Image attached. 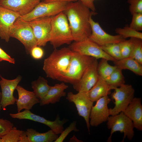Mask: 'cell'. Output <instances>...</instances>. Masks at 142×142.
Returning a JSON list of instances; mask_svg holds the SVG:
<instances>
[{"label": "cell", "instance_id": "6da1fadb", "mask_svg": "<svg viewBox=\"0 0 142 142\" xmlns=\"http://www.w3.org/2000/svg\"><path fill=\"white\" fill-rule=\"evenodd\" d=\"M63 12L67 18L74 41L88 39L91 33L90 19L97 13L91 11L79 0L68 2Z\"/></svg>", "mask_w": 142, "mask_h": 142}, {"label": "cell", "instance_id": "7a4b0ae2", "mask_svg": "<svg viewBox=\"0 0 142 142\" xmlns=\"http://www.w3.org/2000/svg\"><path fill=\"white\" fill-rule=\"evenodd\" d=\"M73 53L69 47L55 49L44 62L43 69L47 77L58 80L66 72Z\"/></svg>", "mask_w": 142, "mask_h": 142}, {"label": "cell", "instance_id": "3957f363", "mask_svg": "<svg viewBox=\"0 0 142 142\" xmlns=\"http://www.w3.org/2000/svg\"><path fill=\"white\" fill-rule=\"evenodd\" d=\"M74 41L67 16L63 12L52 17L49 41L57 49L64 44H70Z\"/></svg>", "mask_w": 142, "mask_h": 142}, {"label": "cell", "instance_id": "277c9868", "mask_svg": "<svg viewBox=\"0 0 142 142\" xmlns=\"http://www.w3.org/2000/svg\"><path fill=\"white\" fill-rule=\"evenodd\" d=\"M95 58L74 52L66 72L58 80L73 85L76 83Z\"/></svg>", "mask_w": 142, "mask_h": 142}, {"label": "cell", "instance_id": "5b68a950", "mask_svg": "<svg viewBox=\"0 0 142 142\" xmlns=\"http://www.w3.org/2000/svg\"><path fill=\"white\" fill-rule=\"evenodd\" d=\"M10 36L16 39L23 45L27 53L30 54L31 49L37 46L32 28L29 22L18 18L10 31Z\"/></svg>", "mask_w": 142, "mask_h": 142}, {"label": "cell", "instance_id": "8992f818", "mask_svg": "<svg viewBox=\"0 0 142 142\" xmlns=\"http://www.w3.org/2000/svg\"><path fill=\"white\" fill-rule=\"evenodd\" d=\"M108 128L111 129L110 134L107 139L108 142H111V137L114 132L119 131L124 134V142L126 137L129 140L134 135V128L132 121L126 116L123 111L119 114L109 116L107 120Z\"/></svg>", "mask_w": 142, "mask_h": 142}, {"label": "cell", "instance_id": "52a82bcc", "mask_svg": "<svg viewBox=\"0 0 142 142\" xmlns=\"http://www.w3.org/2000/svg\"><path fill=\"white\" fill-rule=\"evenodd\" d=\"M111 94V99L114 100L115 106L109 109L110 115H113L123 112L134 98L135 90L130 84H124L115 88Z\"/></svg>", "mask_w": 142, "mask_h": 142}, {"label": "cell", "instance_id": "ba28073f", "mask_svg": "<svg viewBox=\"0 0 142 142\" xmlns=\"http://www.w3.org/2000/svg\"><path fill=\"white\" fill-rule=\"evenodd\" d=\"M68 3L59 1L40 2L31 12L21 17L24 20L29 22L39 17L53 16L63 12Z\"/></svg>", "mask_w": 142, "mask_h": 142}, {"label": "cell", "instance_id": "9c48e42d", "mask_svg": "<svg viewBox=\"0 0 142 142\" xmlns=\"http://www.w3.org/2000/svg\"><path fill=\"white\" fill-rule=\"evenodd\" d=\"M73 51L97 59L104 58L108 61L115 60L106 53L100 46L89 38L82 41H74L69 47Z\"/></svg>", "mask_w": 142, "mask_h": 142}, {"label": "cell", "instance_id": "30bf717a", "mask_svg": "<svg viewBox=\"0 0 142 142\" xmlns=\"http://www.w3.org/2000/svg\"><path fill=\"white\" fill-rule=\"evenodd\" d=\"M66 98L69 102L74 104L78 115L84 119L89 133V116L94 102L89 98L87 92H79L74 94L69 92Z\"/></svg>", "mask_w": 142, "mask_h": 142}, {"label": "cell", "instance_id": "8fae6325", "mask_svg": "<svg viewBox=\"0 0 142 142\" xmlns=\"http://www.w3.org/2000/svg\"><path fill=\"white\" fill-rule=\"evenodd\" d=\"M52 17H39L29 22L37 46H44L49 42Z\"/></svg>", "mask_w": 142, "mask_h": 142}, {"label": "cell", "instance_id": "7c38bea8", "mask_svg": "<svg viewBox=\"0 0 142 142\" xmlns=\"http://www.w3.org/2000/svg\"><path fill=\"white\" fill-rule=\"evenodd\" d=\"M9 115L12 118L19 119H28L44 124L50 128L57 135L60 134L64 130V125L67 120H61L58 115L54 121L48 120L39 115L32 113L30 110H24L16 113H10Z\"/></svg>", "mask_w": 142, "mask_h": 142}, {"label": "cell", "instance_id": "4fadbf2b", "mask_svg": "<svg viewBox=\"0 0 142 142\" xmlns=\"http://www.w3.org/2000/svg\"><path fill=\"white\" fill-rule=\"evenodd\" d=\"M111 100L107 95L96 101L95 105L92 107L89 116L90 126L96 127L107 121L110 115L108 104Z\"/></svg>", "mask_w": 142, "mask_h": 142}, {"label": "cell", "instance_id": "5bb4252c", "mask_svg": "<svg viewBox=\"0 0 142 142\" xmlns=\"http://www.w3.org/2000/svg\"><path fill=\"white\" fill-rule=\"evenodd\" d=\"M90 23L91 28V33L89 39L99 45L102 46L106 44L119 43L125 39L120 35H112L105 32L98 22H95L91 17Z\"/></svg>", "mask_w": 142, "mask_h": 142}, {"label": "cell", "instance_id": "9a60e30c", "mask_svg": "<svg viewBox=\"0 0 142 142\" xmlns=\"http://www.w3.org/2000/svg\"><path fill=\"white\" fill-rule=\"evenodd\" d=\"M98 62L95 58L85 70L80 80L73 85L74 89L78 92H87L95 85L98 78L97 67Z\"/></svg>", "mask_w": 142, "mask_h": 142}, {"label": "cell", "instance_id": "2e32d148", "mask_svg": "<svg viewBox=\"0 0 142 142\" xmlns=\"http://www.w3.org/2000/svg\"><path fill=\"white\" fill-rule=\"evenodd\" d=\"M0 85L1 89V99L0 103L2 109L5 110L9 105L14 104L16 99L13 95V93L17 86L20 82L22 77L18 75L12 80L6 79L0 76Z\"/></svg>", "mask_w": 142, "mask_h": 142}, {"label": "cell", "instance_id": "e0dca14e", "mask_svg": "<svg viewBox=\"0 0 142 142\" xmlns=\"http://www.w3.org/2000/svg\"><path fill=\"white\" fill-rule=\"evenodd\" d=\"M21 17L18 13L0 5V37L7 42L11 29L15 21Z\"/></svg>", "mask_w": 142, "mask_h": 142}, {"label": "cell", "instance_id": "ac0fdd59", "mask_svg": "<svg viewBox=\"0 0 142 142\" xmlns=\"http://www.w3.org/2000/svg\"><path fill=\"white\" fill-rule=\"evenodd\" d=\"M40 0H0V5L18 13L21 16L31 12Z\"/></svg>", "mask_w": 142, "mask_h": 142}, {"label": "cell", "instance_id": "d6986e66", "mask_svg": "<svg viewBox=\"0 0 142 142\" xmlns=\"http://www.w3.org/2000/svg\"><path fill=\"white\" fill-rule=\"evenodd\" d=\"M16 89L18 95V98L16 101L18 112L23 109L30 110L34 105L39 103V99L33 92L27 90L19 85Z\"/></svg>", "mask_w": 142, "mask_h": 142}, {"label": "cell", "instance_id": "ffe728a7", "mask_svg": "<svg viewBox=\"0 0 142 142\" xmlns=\"http://www.w3.org/2000/svg\"><path fill=\"white\" fill-rule=\"evenodd\" d=\"M141 99L134 97L123 111L133 122L134 128L139 131L142 130V105Z\"/></svg>", "mask_w": 142, "mask_h": 142}, {"label": "cell", "instance_id": "44dd1931", "mask_svg": "<svg viewBox=\"0 0 142 142\" xmlns=\"http://www.w3.org/2000/svg\"><path fill=\"white\" fill-rule=\"evenodd\" d=\"M68 88V85L63 82L51 86L47 94L39 100L40 105H44L59 102L62 97L65 96L66 93L64 91Z\"/></svg>", "mask_w": 142, "mask_h": 142}, {"label": "cell", "instance_id": "7402d4cb", "mask_svg": "<svg viewBox=\"0 0 142 142\" xmlns=\"http://www.w3.org/2000/svg\"><path fill=\"white\" fill-rule=\"evenodd\" d=\"M111 90L105 80L99 76L96 83L87 93L90 99L94 102L102 97L110 94Z\"/></svg>", "mask_w": 142, "mask_h": 142}, {"label": "cell", "instance_id": "603a6c76", "mask_svg": "<svg viewBox=\"0 0 142 142\" xmlns=\"http://www.w3.org/2000/svg\"><path fill=\"white\" fill-rule=\"evenodd\" d=\"M29 142H52L58 137L50 129L47 132L40 133L32 128H28L25 131Z\"/></svg>", "mask_w": 142, "mask_h": 142}, {"label": "cell", "instance_id": "cb8c5ba5", "mask_svg": "<svg viewBox=\"0 0 142 142\" xmlns=\"http://www.w3.org/2000/svg\"><path fill=\"white\" fill-rule=\"evenodd\" d=\"M113 62L118 68L122 70H129L137 75H142V64L132 58H123Z\"/></svg>", "mask_w": 142, "mask_h": 142}, {"label": "cell", "instance_id": "d4e9b609", "mask_svg": "<svg viewBox=\"0 0 142 142\" xmlns=\"http://www.w3.org/2000/svg\"><path fill=\"white\" fill-rule=\"evenodd\" d=\"M31 85L33 92L39 100L45 95L51 87L48 84L47 80L41 76H39L37 80L32 81Z\"/></svg>", "mask_w": 142, "mask_h": 142}, {"label": "cell", "instance_id": "484cf974", "mask_svg": "<svg viewBox=\"0 0 142 142\" xmlns=\"http://www.w3.org/2000/svg\"><path fill=\"white\" fill-rule=\"evenodd\" d=\"M122 70L117 67L110 75L105 80L111 90L114 89L125 84V79Z\"/></svg>", "mask_w": 142, "mask_h": 142}, {"label": "cell", "instance_id": "4316f807", "mask_svg": "<svg viewBox=\"0 0 142 142\" xmlns=\"http://www.w3.org/2000/svg\"><path fill=\"white\" fill-rule=\"evenodd\" d=\"M108 60L104 59H101L98 63L97 71L99 76L105 80L117 68L115 66L109 64Z\"/></svg>", "mask_w": 142, "mask_h": 142}, {"label": "cell", "instance_id": "83f0119b", "mask_svg": "<svg viewBox=\"0 0 142 142\" xmlns=\"http://www.w3.org/2000/svg\"><path fill=\"white\" fill-rule=\"evenodd\" d=\"M132 43L131 49L129 57L142 64V39L130 38Z\"/></svg>", "mask_w": 142, "mask_h": 142}, {"label": "cell", "instance_id": "f1b7e54d", "mask_svg": "<svg viewBox=\"0 0 142 142\" xmlns=\"http://www.w3.org/2000/svg\"><path fill=\"white\" fill-rule=\"evenodd\" d=\"M100 47L106 53L115 60L122 58L119 43H110Z\"/></svg>", "mask_w": 142, "mask_h": 142}, {"label": "cell", "instance_id": "f546056e", "mask_svg": "<svg viewBox=\"0 0 142 142\" xmlns=\"http://www.w3.org/2000/svg\"><path fill=\"white\" fill-rule=\"evenodd\" d=\"M115 32L126 39L128 38H136L142 39V33L136 31L126 26L123 28H117L115 30Z\"/></svg>", "mask_w": 142, "mask_h": 142}, {"label": "cell", "instance_id": "4dcf8cb0", "mask_svg": "<svg viewBox=\"0 0 142 142\" xmlns=\"http://www.w3.org/2000/svg\"><path fill=\"white\" fill-rule=\"evenodd\" d=\"M24 131L17 129L13 126L5 135L1 138V142H20Z\"/></svg>", "mask_w": 142, "mask_h": 142}, {"label": "cell", "instance_id": "1f68e13d", "mask_svg": "<svg viewBox=\"0 0 142 142\" xmlns=\"http://www.w3.org/2000/svg\"><path fill=\"white\" fill-rule=\"evenodd\" d=\"M119 44L122 58L129 57L132 47V43L130 39L128 40L125 39Z\"/></svg>", "mask_w": 142, "mask_h": 142}, {"label": "cell", "instance_id": "d6a6232c", "mask_svg": "<svg viewBox=\"0 0 142 142\" xmlns=\"http://www.w3.org/2000/svg\"><path fill=\"white\" fill-rule=\"evenodd\" d=\"M132 15L131 21L129 26L136 31H142V13H136Z\"/></svg>", "mask_w": 142, "mask_h": 142}, {"label": "cell", "instance_id": "836d02e7", "mask_svg": "<svg viewBox=\"0 0 142 142\" xmlns=\"http://www.w3.org/2000/svg\"><path fill=\"white\" fill-rule=\"evenodd\" d=\"M78 131L79 130L76 127V122L74 121L72 122L69 126L62 131L61 135L54 141V142H62L68 135L72 131Z\"/></svg>", "mask_w": 142, "mask_h": 142}, {"label": "cell", "instance_id": "e575fe53", "mask_svg": "<svg viewBox=\"0 0 142 142\" xmlns=\"http://www.w3.org/2000/svg\"><path fill=\"white\" fill-rule=\"evenodd\" d=\"M130 4L129 10L132 15L134 13H142V0H128Z\"/></svg>", "mask_w": 142, "mask_h": 142}, {"label": "cell", "instance_id": "d590c367", "mask_svg": "<svg viewBox=\"0 0 142 142\" xmlns=\"http://www.w3.org/2000/svg\"><path fill=\"white\" fill-rule=\"evenodd\" d=\"M13 126V124L10 121L0 118V139L6 134Z\"/></svg>", "mask_w": 142, "mask_h": 142}, {"label": "cell", "instance_id": "8d00e7d4", "mask_svg": "<svg viewBox=\"0 0 142 142\" xmlns=\"http://www.w3.org/2000/svg\"><path fill=\"white\" fill-rule=\"evenodd\" d=\"M40 47L38 46H36L31 50L30 54L33 58L39 59L43 57L44 52L43 49Z\"/></svg>", "mask_w": 142, "mask_h": 142}, {"label": "cell", "instance_id": "74e56055", "mask_svg": "<svg viewBox=\"0 0 142 142\" xmlns=\"http://www.w3.org/2000/svg\"><path fill=\"white\" fill-rule=\"evenodd\" d=\"M5 61L13 64L15 63L14 59L6 53L0 47V62Z\"/></svg>", "mask_w": 142, "mask_h": 142}, {"label": "cell", "instance_id": "f35d334b", "mask_svg": "<svg viewBox=\"0 0 142 142\" xmlns=\"http://www.w3.org/2000/svg\"><path fill=\"white\" fill-rule=\"evenodd\" d=\"M85 6L88 8L91 11L95 12V8L94 4V0H79Z\"/></svg>", "mask_w": 142, "mask_h": 142}, {"label": "cell", "instance_id": "ab89813d", "mask_svg": "<svg viewBox=\"0 0 142 142\" xmlns=\"http://www.w3.org/2000/svg\"><path fill=\"white\" fill-rule=\"evenodd\" d=\"M78 0H45L43 1L45 2H75L78 1Z\"/></svg>", "mask_w": 142, "mask_h": 142}, {"label": "cell", "instance_id": "60d3db41", "mask_svg": "<svg viewBox=\"0 0 142 142\" xmlns=\"http://www.w3.org/2000/svg\"><path fill=\"white\" fill-rule=\"evenodd\" d=\"M20 142H29L28 138L25 131H24L23 133Z\"/></svg>", "mask_w": 142, "mask_h": 142}, {"label": "cell", "instance_id": "b9f144b4", "mask_svg": "<svg viewBox=\"0 0 142 142\" xmlns=\"http://www.w3.org/2000/svg\"><path fill=\"white\" fill-rule=\"evenodd\" d=\"M1 93L0 92V103L1 100Z\"/></svg>", "mask_w": 142, "mask_h": 142}, {"label": "cell", "instance_id": "7bdbcfd3", "mask_svg": "<svg viewBox=\"0 0 142 142\" xmlns=\"http://www.w3.org/2000/svg\"><path fill=\"white\" fill-rule=\"evenodd\" d=\"M2 109V106L1 104H0V111L1 110V109Z\"/></svg>", "mask_w": 142, "mask_h": 142}, {"label": "cell", "instance_id": "ee69618b", "mask_svg": "<svg viewBox=\"0 0 142 142\" xmlns=\"http://www.w3.org/2000/svg\"><path fill=\"white\" fill-rule=\"evenodd\" d=\"M0 142H1V139H0Z\"/></svg>", "mask_w": 142, "mask_h": 142}, {"label": "cell", "instance_id": "f6af8a7d", "mask_svg": "<svg viewBox=\"0 0 142 142\" xmlns=\"http://www.w3.org/2000/svg\"><path fill=\"white\" fill-rule=\"evenodd\" d=\"M43 0V1H45V0Z\"/></svg>", "mask_w": 142, "mask_h": 142}, {"label": "cell", "instance_id": "bcb514c9", "mask_svg": "<svg viewBox=\"0 0 142 142\" xmlns=\"http://www.w3.org/2000/svg\"></svg>", "mask_w": 142, "mask_h": 142}]
</instances>
